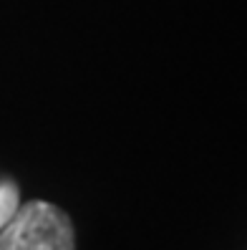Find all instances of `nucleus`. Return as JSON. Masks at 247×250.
Instances as JSON below:
<instances>
[{"mask_svg":"<svg viewBox=\"0 0 247 250\" xmlns=\"http://www.w3.org/2000/svg\"><path fill=\"white\" fill-rule=\"evenodd\" d=\"M0 250H76L74 223L51 202H25L0 230Z\"/></svg>","mask_w":247,"mask_h":250,"instance_id":"nucleus-1","label":"nucleus"},{"mask_svg":"<svg viewBox=\"0 0 247 250\" xmlns=\"http://www.w3.org/2000/svg\"><path fill=\"white\" fill-rule=\"evenodd\" d=\"M18 208H20L18 187L13 182H0V230L8 225V220L16 215Z\"/></svg>","mask_w":247,"mask_h":250,"instance_id":"nucleus-2","label":"nucleus"}]
</instances>
